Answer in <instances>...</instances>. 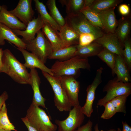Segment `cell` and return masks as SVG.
Returning <instances> with one entry per match:
<instances>
[{"mask_svg":"<svg viewBox=\"0 0 131 131\" xmlns=\"http://www.w3.org/2000/svg\"><path fill=\"white\" fill-rule=\"evenodd\" d=\"M2 60L1 73L6 74L18 83L30 85L29 73L9 49L3 50Z\"/></svg>","mask_w":131,"mask_h":131,"instance_id":"obj_1","label":"cell"},{"mask_svg":"<svg viewBox=\"0 0 131 131\" xmlns=\"http://www.w3.org/2000/svg\"><path fill=\"white\" fill-rule=\"evenodd\" d=\"M90 68L88 58L76 56L66 60H57L52 65L50 69L54 76L74 77L80 69L89 70Z\"/></svg>","mask_w":131,"mask_h":131,"instance_id":"obj_2","label":"cell"},{"mask_svg":"<svg viewBox=\"0 0 131 131\" xmlns=\"http://www.w3.org/2000/svg\"><path fill=\"white\" fill-rule=\"evenodd\" d=\"M25 117L39 131H56L57 129V125L52 123L45 111L32 103Z\"/></svg>","mask_w":131,"mask_h":131,"instance_id":"obj_3","label":"cell"},{"mask_svg":"<svg viewBox=\"0 0 131 131\" xmlns=\"http://www.w3.org/2000/svg\"><path fill=\"white\" fill-rule=\"evenodd\" d=\"M66 24L78 33L92 34L98 38L105 33L101 29L95 27L89 22L81 12L74 15H67L65 18Z\"/></svg>","mask_w":131,"mask_h":131,"instance_id":"obj_4","label":"cell"},{"mask_svg":"<svg viewBox=\"0 0 131 131\" xmlns=\"http://www.w3.org/2000/svg\"><path fill=\"white\" fill-rule=\"evenodd\" d=\"M37 34V36L34 39L25 43L26 49L45 64L53 50L49 42L41 30Z\"/></svg>","mask_w":131,"mask_h":131,"instance_id":"obj_5","label":"cell"},{"mask_svg":"<svg viewBox=\"0 0 131 131\" xmlns=\"http://www.w3.org/2000/svg\"><path fill=\"white\" fill-rule=\"evenodd\" d=\"M44 76L51 85L54 93V105L60 111H69L72 107L61 84L58 77L42 71Z\"/></svg>","mask_w":131,"mask_h":131,"instance_id":"obj_6","label":"cell"},{"mask_svg":"<svg viewBox=\"0 0 131 131\" xmlns=\"http://www.w3.org/2000/svg\"><path fill=\"white\" fill-rule=\"evenodd\" d=\"M103 91L106 92V95L100 99L97 104V106H104L106 103L118 96L131 93V83H124L118 81L116 77L108 82L104 87Z\"/></svg>","mask_w":131,"mask_h":131,"instance_id":"obj_7","label":"cell"},{"mask_svg":"<svg viewBox=\"0 0 131 131\" xmlns=\"http://www.w3.org/2000/svg\"><path fill=\"white\" fill-rule=\"evenodd\" d=\"M69 112L68 116L65 119L55 120L58 126V131H75L83 122L84 115L80 105L74 107Z\"/></svg>","mask_w":131,"mask_h":131,"instance_id":"obj_8","label":"cell"},{"mask_svg":"<svg viewBox=\"0 0 131 131\" xmlns=\"http://www.w3.org/2000/svg\"><path fill=\"white\" fill-rule=\"evenodd\" d=\"M103 68L100 67L97 70L96 76L91 84L87 88L86 101L84 105L82 107V113L86 116L90 117L93 111V103L95 98V93L98 86L102 82V74Z\"/></svg>","mask_w":131,"mask_h":131,"instance_id":"obj_9","label":"cell"},{"mask_svg":"<svg viewBox=\"0 0 131 131\" xmlns=\"http://www.w3.org/2000/svg\"><path fill=\"white\" fill-rule=\"evenodd\" d=\"M58 77L72 106L74 107L79 105L78 95L80 88L79 82L73 76Z\"/></svg>","mask_w":131,"mask_h":131,"instance_id":"obj_10","label":"cell"},{"mask_svg":"<svg viewBox=\"0 0 131 131\" xmlns=\"http://www.w3.org/2000/svg\"><path fill=\"white\" fill-rule=\"evenodd\" d=\"M32 1V0H20L16 7L9 11L26 26L33 19L34 15Z\"/></svg>","mask_w":131,"mask_h":131,"instance_id":"obj_11","label":"cell"},{"mask_svg":"<svg viewBox=\"0 0 131 131\" xmlns=\"http://www.w3.org/2000/svg\"><path fill=\"white\" fill-rule=\"evenodd\" d=\"M93 42L100 45L104 48L116 55L123 57V46L115 33H105Z\"/></svg>","mask_w":131,"mask_h":131,"instance_id":"obj_12","label":"cell"},{"mask_svg":"<svg viewBox=\"0 0 131 131\" xmlns=\"http://www.w3.org/2000/svg\"><path fill=\"white\" fill-rule=\"evenodd\" d=\"M44 24V21L39 14L37 18L34 17L27 24L24 30H12L17 36L22 37V40L25 43L35 38L36 33L42 29Z\"/></svg>","mask_w":131,"mask_h":131,"instance_id":"obj_13","label":"cell"},{"mask_svg":"<svg viewBox=\"0 0 131 131\" xmlns=\"http://www.w3.org/2000/svg\"><path fill=\"white\" fill-rule=\"evenodd\" d=\"M29 74L30 85L33 93L32 103L38 106H40L46 108L45 103L46 99L42 96L40 90L41 80L37 71L35 68L31 69Z\"/></svg>","mask_w":131,"mask_h":131,"instance_id":"obj_14","label":"cell"},{"mask_svg":"<svg viewBox=\"0 0 131 131\" xmlns=\"http://www.w3.org/2000/svg\"><path fill=\"white\" fill-rule=\"evenodd\" d=\"M0 11V23L12 30H24L26 25L7 10L5 5L1 6Z\"/></svg>","mask_w":131,"mask_h":131,"instance_id":"obj_15","label":"cell"},{"mask_svg":"<svg viewBox=\"0 0 131 131\" xmlns=\"http://www.w3.org/2000/svg\"><path fill=\"white\" fill-rule=\"evenodd\" d=\"M115 8L97 12L106 33H114L117 26L118 21L114 12Z\"/></svg>","mask_w":131,"mask_h":131,"instance_id":"obj_16","label":"cell"},{"mask_svg":"<svg viewBox=\"0 0 131 131\" xmlns=\"http://www.w3.org/2000/svg\"><path fill=\"white\" fill-rule=\"evenodd\" d=\"M22 53L25 62L24 64L26 68H37L43 71L48 73L49 74L53 76L50 69L47 67L45 64L41 61L34 54L27 51L23 48H17Z\"/></svg>","mask_w":131,"mask_h":131,"instance_id":"obj_17","label":"cell"},{"mask_svg":"<svg viewBox=\"0 0 131 131\" xmlns=\"http://www.w3.org/2000/svg\"><path fill=\"white\" fill-rule=\"evenodd\" d=\"M5 40L14 44L18 48L26 49V44L12 30L0 23V45L5 44Z\"/></svg>","mask_w":131,"mask_h":131,"instance_id":"obj_18","label":"cell"},{"mask_svg":"<svg viewBox=\"0 0 131 131\" xmlns=\"http://www.w3.org/2000/svg\"><path fill=\"white\" fill-rule=\"evenodd\" d=\"M59 33L62 48L79 44V34L66 24L61 27Z\"/></svg>","mask_w":131,"mask_h":131,"instance_id":"obj_19","label":"cell"},{"mask_svg":"<svg viewBox=\"0 0 131 131\" xmlns=\"http://www.w3.org/2000/svg\"><path fill=\"white\" fill-rule=\"evenodd\" d=\"M129 70L123 57L116 55L113 75L116 74L117 80L124 83L130 82L131 78Z\"/></svg>","mask_w":131,"mask_h":131,"instance_id":"obj_20","label":"cell"},{"mask_svg":"<svg viewBox=\"0 0 131 131\" xmlns=\"http://www.w3.org/2000/svg\"><path fill=\"white\" fill-rule=\"evenodd\" d=\"M42 32L50 43L53 50L62 48L59 32L48 23L44 21Z\"/></svg>","mask_w":131,"mask_h":131,"instance_id":"obj_21","label":"cell"},{"mask_svg":"<svg viewBox=\"0 0 131 131\" xmlns=\"http://www.w3.org/2000/svg\"><path fill=\"white\" fill-rule=\"evenodd\" d=\"M129 15L123 16L118 21L115 33L123 46L125 41L128 37L131 29V18Z\"/></svg>","mask_w":131,"mask_h":131,"instance_id":"obj_22","label":"cell"},{"mask_svg":"<svg viewBox=\"0 0 131 131\" xmlns=\"http://www.w3.org/2000/svg\"><path fill=\"white\" fill-rule=\"evenodd\" d=\"M76 47L77 50L75 56L83 58L97 56L104 48L100 45L94 42L83 46L78 44L76 45Z\"/></svg>","mask_w":131,"mask_h":131,"instance_id":"obj_23","label":"cell"},{"mask_svg":"<svg viewBox=\"0 0 131 131\" xmlns=\"http://www.w3.org/2000/svg\"><path fill=\"white\" fill-rule=\"evenodd\" d=\"M77 50L76 45H75L53 50L48 59L59 61L66 60L75 56Z\"/></svg>","mask_w":131,"mask_h":131,"instance_id":"obj_24","label":"cell"},{"mask_svg":"<svg viewBox=\"0 0 131 131\" xmlns=\"http://www.w3.org/2000/svg\"><path fill=\"white\" fill-rule=\"evenodd\" d=\"M34 1L36 9L43 21L48 23L54 29L59 31L61 26L55 21L48 12L45 5L39 0H34Z\"/></svg>","mask_w":131,"mask_h":131,"instance_id":"obj_25","label":"cell"},{"mask_svg":"<svg viewBox=\"0 0 131 131\" xmlns=\"http://www.w3.org/2000/svg\"><path fill=\"white\" fill-rule=\"evenodd\" d=\"M123 1L122 0H94L89 8L99 12L115 8Z\"/></svg>","mask_w":131,"mask_h":131,"instance_id":"obj_26","label":"cell"},{"mask_svg":"<svg viewBox=\"0 0 131 131\" xmlns=\"http://www.w3.org/2000/svg\"><path fill=\"white\" fill-rule=\"evenodd\" d=\"M59 1L62 5L66 6L67 15L76 14L84 7V0H61Z\"/></svg>","mask_w":131,"mask_h":131,"instance_id":"obj_27","label":"cell"},{"mask_svg":"<svg viewBox=\"0 0 131 131\" xmlns=\"http://www.w3.org/2000/svg\"><path fill=\"white\" fill-rule=\"evenodd\" d=\"M80 12L84 15L89 22L92 25L100 28L105 32L104 27L97 12L91 9L89 7L84 8Z\"/></svg>","mask_w":131,"mask_h":131,"instance_id":"obj_28","label":"cell"},{"mask_svg":"<svg viewBox=\"0 0 131 131\" xmlns=\"http://www.w3.org/2000/svg\"><path fill=\"white\" fill-rule=\"evenodd\" d=\"M46 5L49 10V14L53 19L60 26L66 24L65 21L57 8L55 0H48Z\"/></svg>","mask_w":131,"mask_h":131,"instance_id":"obj_29","label":"cell"},{"mask_svg":"<svg viewBox=\"0 0 131 131\" xmlns=\"http://www.w3.org/2000/svg\"><path fill=\"white\" fill-rule=\"evenodd\" d=\"M116 55L104 48L97 56L111 69L112 73L115 67Z\"/></svg>","mask_w":131,"mask_h":131,"instance_id":"obj_30","label":"cell"},{"mask_svg":"<svg viewBox=\"0 0 131 131\" xmlns=\"http://www.w3.org/2000/svg\"><path fill=\"white\" fill-rule=\"evenodd\" d=\"M0 129L16 131L13 124L10 121L7 114V109L4 103L0 112Z\"/></svg>","mask_w":131,"mask_h":131,"instance_id":"obj_31","label":"cell"},{"mask_svg":"<svg viewBox=\"0 0 131 131\" xmlns=\"http://www.w3.org/2000/svg\"><path fill=\"white\" fill-rule=\"evenodd\" d=\"M130 95L125 94L116 97L110 101L116 109L117 112L126 113V103L127 98Z\"/></svg>","mask_w":131,"mask_h":131,"instance_id":"obj_32","label":"cell"},{"mask_svg":"<svg viewBox=\"0 0 131 131\" xmlns=\"http://www.w3.org/2000/svg\"><path fill=\"white\" fill-rule=\"evenodd\" d=\"M123 57L129 70L131 69V41L129 37L124 41Z\"/></svg>","mask_w":131,"mask_h":131,"instance_id":"obj_33","label":"cell"},{"mask_svg":"<svg viewBox=\"0 0 131 131\" xmlns=\"http://www.w3.org/2000/svg\"><path fill=\"white\" fill-rule=\"evenodd\" d=\"M105 110L101 116V118L108 119L112 118L117 113V111L110 101L108 102L103 106Z\"/></svg>","mask_w":131,"mask_h":131,"instance_id":"obj_34","label":"cell"},{"mask_svg":"<svg viewBox=\"0 0 131 131\" xmlns=\"http://www.w3.org/2000/svg\"><path fill=\"white\" fill-rule=\"evenodd\" d=\"M98 38L95 36L91 34L82 33L79 35L78 45L81 46L86 45Z\"/></svg>","mask_w":131,"mask_h":131,"instance_id":"obj_35","label":"cell"},{"mask_svg":"<svg viewBox=\"0 0 131 131\" xmlns=\"http://www.w3.org/2000/svg\"><path fill=\"white\" fill-rule=\"evenodd\" d=\"M118 10L119 13L123 16L130 14V9L129 6L126 4H122L119 6Z\"/></svg>","mask_w":131,"mask_h":131,"instance_id":"obj_36","label":"cell"},{"mask_svg":"<svg viewBox=\"0 0 131 131\" xmlns=\"http://www.w3.org/2000/svg\"><path fill=\"white\" fill-rule=\"evenodd\" d=\"M93 122L89 119L85 124L81 126L75 131H92Z\"/></svg>","mask_w":131,"mask_h":131,"instance_id":"obj_37","label":"cell"},{"mask_svg":"<svg viewBox=\"0 0 131 131\" xmlns=\"http://www.w3.org/2000/svg\"><path fill=\"white\" fill-rule=\"evenodd\" d=\"M21 119L27 127L28 131H39L31 125L25 117L22 118Z\"/></svg>","mask_w":131,"mask_h":131,"instance_id":"obj_38","label":"cell"},{"mask_svg":"<svg viewBox=\"0 0 131 131\" xmlns=\"http://www.w3.org/2000/svg\"><path fill=\"white\" fill-rule=\"evenodd\" d=\"M8 98V95L6 91H4L0 96V112L3 104Z\"/></svg>","mask_w":131,"mask_h":131,"instance_id":"obj_39","label":"cell"},{"mask_svg":"<svg viewBox=\"0 0 131 131\" xmlns=\"http://www.w3.org/2000/svg\"><path fill=\"white\" fill-rule=\"evenodd\" d=\"M123 128L122 131H131V127L126 122L122 121Z\"/></svg>","mask_w":131,"mask_h":131,"instance_id":"obj_40","label":"cell"},{"mask_svg":"<svg viewBox=\"0 0 131 131\" xmlns=\"http://www.w3.org/2000/svg\"><path fill=\"white\" fill-rule=\"evenodd\" d=\"M94 0H84V8L90 7Z\"/></svg>","mask_w":131,"mask_h":131,"instance_id":"obj_41","label":"cell"},{"mask_svg":"<svg viewBox=\"0 0 131 131\" xmlns=\"http://www.w3.org/2000/svg\"><path fill=\"white\" fill-rule=\"evenodd\" d=\"M3 53V50L2 48H0V73H1V70L2 66V57Z\"/></svg>","mask_w":131,"mask_h":131,"instance_id":"obj_42","label":"cell"},{"mask_svg":"<svg viewBox=\"0 0 131 131\" xmlns=\"http://www.w3.org/2000/svg\"><path fill=\"white\" fill-rule=\"evenodd\" d=\"M95 131H99L98 128V124L97 123L96 124L94 127ZM107 131H116V130L114 129H111L108 130Z\"/></svg>","mask_w":131,"mask_h":131,"instance_id":"obj_43","label":"cell"},{"mask_svg":"<svg viewBox=\"0 0 131 131\" xmlns=\"http://www.w3.org/2000/svg\"><path fill=\"white\" fill-rule=\"evenodd\" d=\"M0 131H11L8 130H6L3 129H0Z\"/></svg>","mask_w":131,"mask_h":131,"instance_id":"obj_44","label":"cell"},{"mask_svg":"<svg viewBox=\"0 0 131 131\" xmlns=\"http://www.w3.org/2000/svg\"><path fill=\"white\" fill-rule=\"evenodd\" d=\"M116 131H122L121 129L119 128H117Z\"/></svg>","mask_w":131,"mask_h":131,"instance_id":"obj_45","label":"cell"},{"mask_svg":"<svg viewBox=\"0 0 131 131\" xmlns=\"http://www.w3.org/2000/svg\"><path fill=\"white\" fill-rule=\"evenodd\" d=\"M2 8V7L0 5V11L1 10Z\"/></svg>","mask_w":131,"mask_h":131,"instance_id":"obj_46","label":"cell"}]
</instances>
